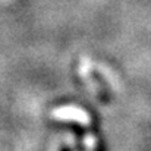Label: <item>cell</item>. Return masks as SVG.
Instances as JSON below:
<instances>
[{
	"instance_id": "6da1fadb",
	"label": "cell",
	"mask_w": 151,
	"mask_h": 151,
	"mask_svg": "<svg viewBox=\"0 0 151 151\" xmlns=\"http://www.w3.org/2000/svg\"><path fill=\"white\" fill-rule=\"evenodd\" d=\"M53 116L56 119L60 120H72V122H78L81 125H90V116L85 110L75 107V106H63L60 109H56L53 111Z\"/></svg>"
},
{
	"instance_id": "7a4b0ae2",
	"label": "cell",
	"mask_w": 151,
	"mask_h": 151,
	"mask_svg": "<svg viewBox=\"0 0 151 151\" xmlns=\"http://www.w3.org/2000/svg\"><path fill=\"white\" fill-rule=\"evenodd\" d=\"M85 145H87L88 148H94V147H96V139H94L91 135H87V137H85Z\"/></svg>"
}]
</instances>
